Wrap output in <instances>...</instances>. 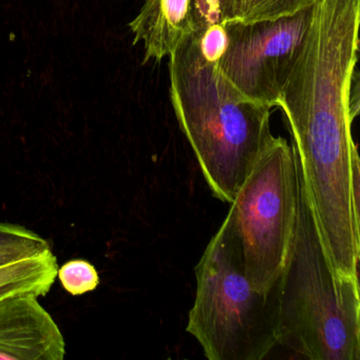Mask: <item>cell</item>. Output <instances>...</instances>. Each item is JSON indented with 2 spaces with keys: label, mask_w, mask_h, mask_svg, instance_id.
Instances as JSON below:
<instances>
[{
  "label": "cell",
  "mask_w": 360,
  "mask_h": 360,
  "mask_svg": "<svg viewBox=\"0 0 360 360\" xmlns=\"http://www.w3.org/2000/svg\"><path fill=\"white\" fill-rule=\"evenodd\" d=\"M170 98L214 197L231 203L273 140L271 108L238 91L217 63L202 56L193 33L169 56Z\"/></svg>",
  "instance_id": "cell-1"
},
{
  "label": "cell",
  "mask_w": 360,
  "mask_h": 360,
  "mask_svg": "<svg viewBox=\"0 0 360 360\" xmlns=\"http://www.w3.org/2000/svg\"><path fill=\"white\" fill-rule=\"evenodd\" d=\"M278 292V345L309 360L360 359L359 282L333 273L301 170L296 229Z\"/></svg>",
  "instance_id": "cell-2"
},
{
  "label": "cell",
  "mask_w": 360,
  "mask_h": 360,
  "mask_svg": "<svg viewBox=\"0 0 360 360\" xmlns=\"http://www.w3.org/2000/svg\"><path fill=\"white\" fill-rule=\"evenodd\" d=\"M187 332L210 360H261L278 345V280L266 292L246 276L241 240L227 214L195 266Z\"/></svg>",
  "instance_id": "cell-3"
},
{
  "label": "cell",
  "mask_w": 360,
  "mask_h": 360,
  "mask_svg": "<svg viewBox=\"0 0 360 360\" xmlns=\"http://www.w3.org/2000/svg\"><path fill=\"white\" fill-rule=\"evenodd\" d=\"M300 166L294 146L275 138L246 176L229 216L241 240L246 276L266 292L281 276L298 212Z\"/></svg>",
  "instance_id": "cell-4"
},
{
  "label": "cell",
  "mask_w": 360,
  "mask_h": 360,
  "mask_svg": "<svg viewBox=\"0 0 360 360\" xmlns=\"http://www.w3.org/2000/svg\"><path fill=\"white\" fill-rule=\"evenodd\" d=\"M311 18L313 6L276 20L225 22L229 46L219 70L246 98L271 109L278 107Z\"/></svg>",
  "instance_id": "cell-5"
},
{
  "label": "cell",
  "mask_w": 360,
  "mask_h": 360,
  "mask_svg": "<svg viewBox=\"0 0 360 360\" xmlns=\"http://www.w3.org/2000/svg\"><path fill=\"white\" fill-rule=\"evenodd\" d=\"M33 294L0 299V360H63L66 342Z\"/></svg>",
  "instance_id": "cell-6"
},
{
  "label": "cell",
  "mask_w": 360,
  "mask_h": 360,
  "mask_svg": "<svg viewBox=\"0 0 360 360\" xmlns=\"http://www.w3.org/2000/svg\"><path fill=\"white\" fill-rule=\"evenodd\" d=\"M129 27L134 43L144 45V63L161 62L195 31V1L145 0Z\"/></svg>",
  "instance_id": "cell-7"
},
{
  "label": "cell",
  "mask_w": 360,
  "mask_h": 360,
  "mask_svg": "<svg viewBox=\"0 0 360 360\" xmlns=\"http://www.w3.org/2000/svg\"><path fill=\"white\" fill-rule=\"evenodd\" d=\"M58 269L52 250L0 266V299L18 294L46 296L56 282Z\"/></svg>",
  "instance_id": "cell-8"
},
{
  "label": "cell",
  "mask_w": 360,
  "mask_h": 360,
  "mask_svg": "<svg viewBox=\"0 0 360 360\" xmlns=\"http://www.w3.org/2000/svg\"><path fill=\"white\" fill-rule=\"evenodd\" d=\"M317 0H239L236 20L243 22L276 20L315 5Z\"/></svg>",
  "instance_id": "cell-9"
},
{
  "label": "cell",
  "mask_w": 360,
  "mask_h": 360,
  "mask_svg": "<svg viewBox=\"0 0 360 360\" xmlns=\"http://www.w3.org/2000/svg\"><path fill=\"white\" fill-rule=\"evenodd\" d=\"M58 277L65 290L73 296L94 292L100 284V276L96 267L82 259L68 261L58 267Z\"/></svg>",
  "instance_id": "cell-10"
},
{
  "label": "cell",
  "mask_w": 360,
  "mask_h": 360,
  "mask_svg": "<svg viewBox=\"0 0 360 360\" xmlns=\"http://www.w3.org/2000/svg\"><path fill=\"white\" fill-rule=\"evenodd\" d=\"M195 31L236 20L239 0H193ZM193 31V32H195Z\"/></svg>",
  "instance_id": "cell-11"
},
{
  "label": "cell",
  "mask_w": 360,
  "mask_h": 360,
  "mask_svg": "<svg viewBox=\"0 0 360 360\" xmlns=\"http://www.w3.org/2000/svg\"><path fill=\"white\" fill-rule=\"evenodd\" d=\"M193 33L202 56L208 62L218 64L229 46V35L224 22Z\"/></svg>",
  "instance_id": "cell-12"
},
{
  "label": "cell",
  "mask_w": 360,
  "mask_h": 360,
  "mask_svg": "<svg viewBox=\"0 0 360 360\" xmlns=\"http://www.w3.org/2000/svg\"><path fill=\"white\" fill-rule=\"evenodd\" d=\"M41 237L39 233L22 226V225L9 224L0 222V245L13 243V242L34 240Z\"/></svg>",
  "instance_id": "cell-13"
}]
</instances>
